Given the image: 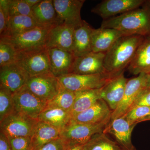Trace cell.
<instances>
[{
  "label": "cell",
  "instance_id": "1",
  "mask_svg": "<svg viewBox=\"0 0 150 150\" xmlns=\"http://www.w3.org/2000/svg\"><path fill=\"white\" fill-rule=\"evenodd\" d=\"M144 38L140 35H126L116 40L105 53L104 66L108 72L114 76L124 73Z\"/></svg>",
  "mask_w": 150,
  "mask_h": 150
},
{
  "label": "cell",
  "instance_id": "2",
  "mask_svg": "<svg viewBox=\"0 0 150 150\" xmlns=\"http://www.w3.org/2000/svg\"><path fill=\"white\" fill-rule=\"evenodd\" d=\"M100 27L116 29L125 35L150 36V11L147 8H139L104 20Z\"/></svg>",
  "mask_w": 150,
  "mask_h": 150
},
{
  "label": "cell",
  "instance_id": "3",
  "mask_svg": "<svg viewBox=\"0 0 150 150\" xmlns=\"http://www.w3.org/2000/svg\"><path fill=\"white\" fill-rule=\"evenodd\" d=\"M109 122L86 124L77 123L71 119L61 130L60 138L64 142L67 149L81 146L88 142L94 135L103 132Z\"/></svg>",
  "mask_w": 150,
  "mask_h": 150
},
{
  "label": "cell",
  "instance_id": "4",
  "mask_svg": "<svg viewBox=\"0 0 150 150\" xmlns=\"http://www.w3.org/2000/svg\"><path fill=\"white\" fill-rule=\"evenodd\" d=\"M115 77L106 72L92 75L71 74L58 78L63 88L76 92L101 88Z\"/></svg>",
  "mask_w": 150,
  "mask_h": 150
},
{
  "label": "cell",
  "instance_id": "5",
  "mask_svg": "<svg viewBox=\"0 0 150 150\" xmlns=\"http://www.w3.org/2000/svg\"><path fill=\"white\" fill-rule=\"evenodd\" d=\"M50 29L37 26L19 35L0 40L12 44L18 53H26L46 48V38Z\"/></svg>",
  "mask_w": 150,
  "mask_h": 150
},
{
  "label": "cell",
  "instance_id": "6",
  "mask_svg": "<svg viewBox=\"0 0 150 150\" xmlns=\"http://www.w3.org/2000/svg\"><path fill=\"white\" fill-rule=\"evenodd\" d=\"M38 121L15 110L0 122V130L7 137H31Z\"/></svg>",
  "mask_w": 150,
  "mask_h": 150
},
{
  "label": "cell",
  "instance_id": "7",
  "mask_svg": "<svg viewBox=\"0 0 150 150\" xmlns=\"http://www.w3.org/2000/svg\"><path fill=\"white\" fill-rule=\"evenodd\" d=\"M16 63L29 77L50 72V61L48 49L46 48L26 53H18Z\"/></svg>",
  "mask_w": 150,
  "mask_h": 150
},
{
  "label": "cell",
  "instance_id": "8",
  "mask_svg": "<svg viewBox=\"0 0 150 150\" xmlns=\"http://www.w3.org/2000/svg\"><path fill=\"white\" fill-rule=\"evenodd\" d=\"M25 86L35 96L47 102L63 88L59 79L50 72L30 77Z\"/></svg>",
  "mask_w": 150,
  "mask_h": 150
},
{
  "label": "cell",
  "instance_id": "9",
  "mask_svg": "<svg viewBox=\"0 0 150 150\" xmlns=\"http://www.w3.org/2000/svg\"><path fill=\"white\" fill-rule=\"evenodd\" d=\"M15 110L37 119L46 108L47 102L35 96L25 86L13 93Z\"/></svg>",
  "mask_w": 150,
  "mask_h": 150
},
{
  "label": "cell",
  "instance_id": "10",
  "mask_svg": "<svg viewBox=\"0 0 150 150\" xmlns=\"http://www.w3.org/2000/svg\"><path fill=\"white\" fill-rule=\"evenodd\" d=\"M147 74H141L128 80L122 100L114 111L111 120L124 116L131 109L142 91L146 88Z\"/></svg>",
  "mask_w": 150,
  "mask_h": 150
},
{
  "label": "cell",
  "instance_id": "11",
  "mask_svg": "<svg viewBox=\"0 0 150 150\" xmlns=\"http://www.w3.org/2000/svg\"><path fill=\"white\" fill-rule=\"evenodd\" d=\"M145 2L144 0H104L92 8L91 11L104 20L139 8Z\"/></svg>",
  "mask_w": 150,
  "mask_h": 150
},
{
  "label": "cell",
  "instance_id": "12",
  "mask_svg": "<svg viewBox=\"0 0 150 150\" xmlns=\"http://www.w3.org/2000/svg\"><path fill=\"white\" fill-rule=\"evenodd\" d=\"M53 2L61 23L75 28L82 24L81 11L85 0H53Z\"/></svg>",
  "mask_w": 150,
  "mask_h": 150
},
{
  "label": "cell",
  "instance_id": "13",
  "mask_svg": "<svg viewBox=\"0 0 150 150\" xmlns=\"http://www.w3.org/2000/svg\"><path fill=\"white\" fill-rule=\"evenodd\" d=\"M74 30L75 28L64 23L52 27L46 38V48H58L72 53Z\"/></svg>",
  "mask_w": 150,
  "mask_h": 150
},
{
  "label": "cell",
  "instance_id": "14",
  "mask_svg": "<svg viewBox=\"0 0 150 150\" xmlns=\"http://www.w3.org/2000/svg\"><path fill=\"white\" fill-rule=\"evenodd\" d=\"M135 125L129 124L123 116L110 120L103 133L112 135L115 142L124 150H137L131 141V134Z\"/></svg>",
  "mask_w": 150,
  "mask_h": 150
},
{
  "label": "cell",
  "instance_id": "15",
  "mask_svg": "<svg viewBox=\"0 0 150 150\" xmlns=\"http://www.w3.org/2000/svg\"><path fill=\"white\" fill-rule=\"evenodd\" d=\"M29 77L16 63L0 67V86L8 89L13 93L24 86Z\"/></svg>",
  "mask_w": 150,
  "mask_h": 150
},
{
  "label": "cell",
  "instance_id": "16",
  "mask_svg": "<svg viewBox=\"0 0 150 150\" xmlns=\"http://www.w3.org/2000/svg\"><path fill=\"white\" fill-rule=\"evenodd\" d=\"M50 72L57 78L72 74L76 57L71 52L58 48L48 49Z\"/></svg>",
  "mask_w": 150,
  "mask_h": 150
},
{
  "label": "cell",
  "instance_id": "17",
  "mask_svg": "<svg viewBox=\"0 0 150 150\" xmlns=\"http://www.w3.org/2000/svg\"><path fill=\"white\" fill-rule=\"evenodd\" d=\"M105 54L91 52L84 56L76 57L72 74L92 75L108 72L104 66Z\"/></svg>",
  "mask_w": 150,
  "mask_h": 150
},
{
  "label": "cell",
  "instance_id": "18",
  "mask_svg": "<svg viewBox=\"0 0 150 150\" xmlns=\"http://www.w3.org/2000/svg\"><path fill=\"white\" fill-rule=\"evenodd\" d=\"M112 111L103 100H99L93 105L72 118L77 123L98 124L109 122Z\"/></svg>",
  "mask_w": 150,
  "mask_h": 150
},
{
  "label": "cell",
  "instance_id": "19",
  "mask_svg": "<svg viewBox=\"0 0 150 150\" xmlns=\"http://www.w3.org/2000/svg\"><path fill=\"white\" fill-rule=\"evenodd\" d=\"M32 17L37 25L50 28L61 24L54 7L53 0H41L31 7Z\"/></svg>",
  "mask_w": 150,
  "mask_h": 150
},
{
  "label": "cell",
  "instance_id": "20",
  "mask_svg": "<svg viewBox=\"0 0 150 150\" xmlns=\"http://www.w3.org/2000/svg\"><path fill=\"white\" fill-rule=\"evenodd\" d=\"M128 81L122 73L101 88V99L106 103L112 111L116 109L122 100Z\"/></svg>",
  "mask_w": 150,
  "mask_h": 150
},
{
  "label": "cell",
  "instance_id": "21",
  "mask_svg": "<svg viewBox=\"0 0 150 150\" xmlns=\"http://www.w3.org/2000/svg\"><path fill=\"white\" fill-rule=\"evenodd\" d=\"M124 35L117 30L100 27L93 28L91 33L92 52L106 53L120 38Z\"/></svg>",
  "mask_w": 150,
  "mask_h": 150
},
{
  "label": "cell",
  "instance_id": "22",
  "mask_svg": "<svg viewBox=\"0 0 150 150\" xmlns=\"http://www.w3.org/2000/svg\"><path fill=\"white\" fill-rule=\"evenodd\" d=\"M127 69L135 75L150 73V36L145 37Z\"/></svg>",
  "mask_w": 150,
  "mask_h": 150
},
{
  "label": "cell",
  "instance_id": "23",
  "mask_svg": "<svg viewBox=\"0 0 150 150\" xmlns=\"http://www.w3.org/2000/svg\"><path fill=\"white\" fill-rule=\"evenodd\" d=\"M93 28L85 21L75 28L72 53L76 57H81L92 52L91 33Z\"/></svg>",
  "mask_w": 150,
  "mask_h": 150
},
{
  "label": "cell",
  "instance_id": "24",
  "mask_svg": "<svg viewBox=\"0 0 150 150\" xmlns=\"http://www.w3.org/2000/svg\"><path fill=\"white\" fill-rule=\"evenodd\" d=\"M61 130L43 121H38L31 137V149L36 150L43 145L60 137Z\"/></svg>",
  "mask_w": 150,
  "mask_h": 150
},
{
  "label": "cell",
  "instance_id": "25",
  "mask_svg": "<svg viewBox=\"0 0 150 150\" xmlns=\"http://www.w3.org/2000/svg\"><path fill=\"white\" fill-rule=\"evenodd\" d=\"M72 119L71 112L56 108L46 107L38 120L48 123L62 130Z\"/></svg>",
  "mask_w": 150,
  "mask_h": 150
},
{
  "label": "cell",
  "instance_id": "26",
  "mask_svg": "<svg viewBox=\"0 0 150 150\" xmlns=\"http://www.w3.org/2000/svg\"><path fill=\"white\" fill-rule=\"evenodd\" d=\"M37 26H38L32 17L27 16L10 17L6 31L1 35L0 39L16 36Z\"/></svg>",
  "mask_w": 150,
  "mask_h": 150
},
{
  "label": "cell",
  "instance_id": "27",
  "mask_svg": "<svg viewBox=\"0 0 150 150\" xmlns=\"http://www.w3.org/2000/svg\"><path fill=\"white\" fill-rule=\"evenodd\" d=\"M75 99L71 114L72 118L91 107L101 99V88L75 92Z\"/></svg>",
  "mask_w": 150,
  "mask_h": 150
},
{
  "label": "cell",
  "instance_id": "28",
  "mask_svg": "<svg viewBox=\"0 0 150 150\" xmlns=\"http://www.w3.org/2000/svg\"><path fill=\"white\" fill-rule=\"evenodd\" d=\"M81 150H124L103 132L94 135L88 142L81 146Z\"/></svg>",
  "mask_w": 150,
  "mask_h": 150
},
{
  "label": "cell",
  "instance_id": "29",
  "mask_svg": "<svg viewBox=\"0 0 150 150\" xmlns=\"http://www.w3.org/2000/svg\"><path fill=\"white\" fill-rule=\"evenodd\" d=\"M75 99V92L63 88L56 96L47 102L46 107L59 108L71 113Z\"/></svg>",
  "mask_w": 150,
  "mask_h": 150
},
{
  "label": "cell",
  "instance_id": "30",
  "mask_svg": "<svg viewBox=\"0 0 150 150\" xmlns=\"http://www.w3.org/2000/svg\"><path fill=\"white\" fill-rule=\"evenodd\" d=\"M15 110L12 93L0 86V122Z\"/></svg>",
  "mask_w": 150,
  "mask_h": 150
},
{
  "label": "cell",
  "instance_id": "31",
  "mask_svg": "<svg viewBox=\"0 0 150 150\" xmlns=\"http://www.w3.org/2000/svg\"><path fill=\"white\" fill-rule=\"evenodd\" d=\"M18 54L12 44L0 40V67L16 63Z\"/></svg>",
  "mask_w": 150,
  "mask_h": 150
},
{
  "label": "cell",
  "instance_id": "32",
  "mask_svg": "<svg viewBox=\"0 0 150 150\" xmlns=\"http://www.w3.org/2000/svg\"><path fill=\"white\" fill-rule=\"evenodd\" d=\"M150 115V107L138 106L131 108L123 116L130 125H137Z\"/></svg>",
  "mask_w": 150,
  "mask_h": 150
},
{
  "label": "cell",
  "instance_id": "33",
  "mask_svg": "<svg viewBox=\"0 0 150 150\" xmlns=\"http://www.w3.org/2000/svg\"><path fill=\"white\" fill-rule=\"evenodd\" d=\"M8 11L10 17L17 16L32 17L31 7L24 0H9Z\"/></svg>",
  "mask_w": 150,
  "mask_h": 150
},
{
  "label": "cell",
  "instance_id": "34",
  "mask_svg": "<svg viewBox=\"0 0 150 150\" xmlns=\"http://www.w3.org/2000/svg\"><path fill=\"white\" fill-rule=\"evenodd\" d=\"M12 150H30L31 137H8Z\"/></svg>",
  "mask_w": 150,
  "mask_h": 150
},
{
  "label": "cell",
  "instance_id": "35",
  "mask_svg": "<svg viewBox=\"0 0 150 150\" xmlns=\"http://www.w3.org/2000/svg\"><path fill=\"white\" fill-rule=\"evenodd\" d=\"M67 147L62 138H59L43 145L36 150H66Z\"/></svg>",
  "mask_w": 150,
  "mask_h": 150
},
{
  "label": "cell",
  "instance_id": "36",
  "mask_svg": "<svg viewBox=\"0 0 150 150\" xmlns=\"http://www.w3.org/2000/svg\"><path fill=\"white\" fill-rule=\"evenodd\" d=\"M138 106L150 107V89L146 88L142 91L131 108Z\"/></svg>",
  "mask_w": 150,
  "mask_h": 150
},
{
  "label": "cell",
  "instance_id": "37",
  "mask_svg": "<svg viewBox=\"0 0 150 150\" xmlns=\"http://www.w3.org/2000/svg\"><path fill=\"white\" fill-rule=\"evenodd\" d=\"M8 22V21L4 12L0 8V36L3 35L6 31Z\"/></svg>",
  "mask_w": 150,
  "mask_h": 150
},
{
  "label": "cell",
  "instance_id": "38",
  "mask_svg": "<svg viewBox=\"0 0 150 150\" xmlns=\"http://www.w3.org/2000/svg\"><path fill=\"white\" fill-rule=\"evenodd\" d=\"M0 150H12L8 137L0 132Z\"/></svg>",
  "mask_w": 150,
  "mask_h": 150
},
{
  "label": "cell",
  "instance_id": "39",
  "mask_svg": "<svg viewBox=\"0 0 150 150\" xmlns=\"http://www.w3.org/2000/svg\"><path fill=\"white\" fill-rule=\"evenodd\" d=\"M24 1L30 7H32L33 6L41 1V0H24Z\"/></svg>",
  "mask_w": 150,
  "mask_h": 150
},
{
  "label": "cell",
  "instance_id": "40",
  "mask_svg": "<svg viewBox=\"0 0 150 150\" xmlns=\"http://www.w3.org/2000/svg\"><path fill=\"white\" fill-rule=\"evenodd\" d=\"M146 88L150 89V73L147 74Z\"/></svg>",
  "mask_w": 150,
  "mask_h": 150
},
{
  "label": "cell",
  "instance_id": "41",
  "mask_svg": "<svg viewBox=\"0 0 150 150\" xmlns=\"http://www.w3.org/2000/svg\"><path fill=\"white\" fill-rule=\"evenodd\" d=\"M66 150H81V146L71 148V149H67Z\"/></svg>",
  "mask_w": 150,
  "mask_h": 150
},
{
  "label": "cell",
  "instance_id": "42",
  "mask_svg": "<svg viewBox=\"0 0 150 150\" xmlns=\"http://www.w3.org/2000/svg\"><path fill=\"white\" fill-rule=\"evenodd\" d=\"M150 121V115H149V116H147V117H146V118H145L144 119V120L142 121V122H144V121Z\"/></svg>",
  "mask_w": 150,
  "mask_h": 150
}]
</instances>
